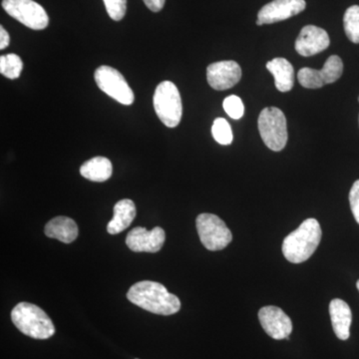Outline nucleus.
Returning <instances> with one entry per match:
<instances>
[{
  "instance_id": "f257e3e1",
  "label": "nucleus",
  "mask_w": 359,
  "mask_h": 359,
  "mask_svg": "<svg viewBox=\"0 0 359 359\" xmlns=\"http://www.w3.org/2000/svg\"><path fill=\"white\" fill-rule=\"evenodd\" d=\"M127 297L135 306L160 316H171L181 309L178 297L159 283L143 280L130 287Z\"/></svg>"
},
{
  "instance_id": "20e7f679",
  "label": "nucleus",
  "mask_w": 359,
  "mask_h": 359,
  "mask_svg": "<svg viewBox=\"0 0 359 359\" xmlns=\"http://www.w3.org/2000/svg\"><path fill=\"white\" fill-rule=\"evenodd\" d=\"M153 102L156 114L163 124L168 128L178 126L183 115V106L179 90L173 82H161L155 90Z\"/></svg>"
},
{
  "instance_id": "39448f33",
  "label": "nucleus",
  "mask_w": 359,
  "mask_h": 359,
  "mask_svg": "<svg viewBox=\"0 0 359 359\" xmlns=\"http://www.w3.org/2000/svg\"><path fill=\"white\" fill-rule=\"evenodd\" d=\"M259 134L266 147L275 152L285 149L287 142V119L283 111L276 107H266L257 120Z\"/></svg>"
},
{
  "instance_id": "6ab92c4d",
  "label": "nucleus",
  "mask_w": 359,
  "mask_h": 359,
  "mask_svg": "<svg viewBox=\"0 0 359 359\" xmlns=\"http://www.w3.org/2000/svg\"><path fill=\"white\" fill-rule=\"evenodd\" d=\"M112 163L105 157H94L80 168V174L89 181L102 183L112 176Z\"/></svg>"
},
{
  "instance_id": "a878e982",
  "label": "nucleus",
  "mask_w": 359,
  "mask_h": 359,
  "mask_svg": "<svg viewBox=\"0 0 359 359\" xmlns=\"http://www.w3.org/2000/svg\"><path fill=\"white\" fill-rule=\"evenodd\" d=\"M145 6L153 13H159L165 6L166 0H143Z\"/></svg>"
},
{
  "instance_id": "cd10ccee",
  "label": "nucleus",
  "mask_w": 359,
  "mask_h": 359,
  "mask_svg": "<svg viewBox=\"0 0 359 359\" xmlns=\"http://www.w3.org/2000/svg\"><path fill=\"white\" fill-rule=\"evenodd\" d=\"M356 287H358V292H359V280H358V282L356 283Z\"/></svg>"
},
{
  "instance_id": "412c9836",
  "label": "nucleus",
  "mask_w": 359,
  "mask_h": 359,
  "mask_svg": "<svg viewBox=\"0 0 359 359\" xmlns=\"http://www.w3.org/2000/svg\"><path fill=\"white\" fill-rule=\"evenodd\" d=\"M22 68V60L16 54H6L0 57V73L8 79H18Z\"/></svg>"
},
{
  "instance_id": "f03ea898",
  "label": "nucleus",
  "mask_w": 359,
  "mask_h": 359,
  "mask_svg": "<svg viewBox=\"0 0 359 359\" xmlns=\"http://www.w3.org/2000/svg\"><path fill=\"white\" fill-rule=\"evenodd\" d=\"M321 235L323 231L320 223L316 219H306L283 240V256L292 264L308 261L318 249Z\"/></svg>"
},
{
  "instance_id": "bb28decb",
  "label": "nucleus",
  "mask_w": 359,
  "mask_h": 359,
  "mask_svg": "<svg viewBox=\"0 0 359 359\" xmlns=\"http://www.w3.org/2000/svg\"><path fill=\"white\" fill-rule=\"evenodd\" d=\"M9 42H11V37H9V34L7 33L6 30L1 26V27H0V49H1V50L6 49V47L8 46Z\"/></svg>"
},
{
  "instance_id": "6e6552de",
  "label": "nucleus",
  "mask_w": 359,
  "mask_h": 359,
  "mask_svg": "<svg viewBox=\"0 0 359 359\" xmlns=\"http://www.w3.org/2000/svg\"><path fill=\"white\" fill-rule=\"evenodd\" d=\"M2 7L11 18L30 29L42 30L48 26L46 11L33 0H2Z\"/></svg>"
},
{
  "instance_id": "4468645a",
  "label": "nucleus",
  "mask_w": 359,
  "mask_h": 359,
  "mask_svg": "<svg viewBox=\"0 0 359 359\" xmlns=\"http://www.w3.org/2000/svg\"><path fill=\"white\" fill-rule=\"evenodd\" d=\"M330 44V36L325 29L318 26L306 25L295 40L294 48L299 55L309 57L325 51Z\"/></svg>"
},
{
  "instance_id": "b1692460",
  "label": "nucleus",
  "mask_w": 359,
  "mask_h": 359,
  "mask_svg": "<svg viewBox=\"0 0 359 359\" xmlns=\"http://www.w3.org/2000/svg\"><path fill=\"white\" fill-rule=\"evenodd\" d=\"M108 15L113 20L120 21L126 14L127 0H103Z\"/></svg>"
},
{
  "instance_id": "dca6fc26",
  "label": "nucleus",
  "mask_w": 359,
  "mask_h": 359,
  "mask_svg": "<svg viewBox=\"0 0 359 359\" xmlns=\"http://www.w3.org/2000/svg\"><path fill=\"white\" fill-rule=\"evenodd\" d=\"M44 233L48 238H56L65 244H70L78 237V226L74 219L59 216L47 223Z\"/></svg>"
},
{
  "instance_id": "423d86ee",
  "label": "nucleus",
  "mask_w": 359,
  "mask_h": 359,
  "mask_svg": "<svg viewBox=\"0 0 359 359\" xmlns=\"http://www.w3.org/2000/svg\"><path fill=\"white\" fill-rule=\"evenodd\" d=\"M201 242L205 249L221 250L228 247L233 240V235L226 224L216 215L201 214L196 219Z\"/></svg>"
},
{
  "instance_id": "aec40b11",
  "label": "nucleus",
  "mask_w": 359,
  "mask_h": 359,
  "mask_svg": "<svg viewBox=\"0 0 359 359\" xmlns=\"http://www.w3.org/2000/svg\"><path fill=\"white\" fill-rule=\"evenodd\" d=\"M344 26L347 39L353 43H359L358 6H353L346 9L344 16Z\"/></svg>"
},
{
  "instance_id": "f3484780",
  "label": "nucleus",
  "mask_w": 359,
  "mask_h": 359,
  "mask_svg": "<svg viewBox=\"0 0 359 359\" xmlns=\"http://www.w3.org/2000/svg\"><path fill=\"white\" fill-rule=\"evenodd\" d=\"M266 69L275 78L276 89L280 92H289L294 87V70L285 58L273 59L266 63Z\"/></svg>"
},
{
  "instance_id": "9b49d317",
  "label": "nucleus",
  "mask_w": 359,
  "mask_h": 359,
  "mask_svg": "<svg viewBox=\"0 0 359 359\" xmlns=\"http://www.w3.org/2000/svg\"><path fill=\"white\" fill-rule=\"evenodd\" d=\"M259 320L264 332L271 339H290L292 332V323L282 309L275 306H264L259 309Z\"/></svg>"
},
{
  "instance_id": "4be33fe9",
  "label": "nucleus",
  "mask_w": 359,
  "mask_h": 359,
  "mask_svg": "<svg viewBox=\"0 0 359 359\" xmlns=\"http://www.w3.org/2000/svg\"><path fill=\"white\" fill-rule=\"evenodd\" d=\"M212 134L215 140L221 145H230L233 142V131L231 125L224 118H217L212 123Z\"/></svg>"
},
{
  "instance_id": "2eb2a0df",
  "label": "nucleus",
  "mask_w": 359,
  "mask_h": 359,
  "mask_svg": "<svg viewBox=\"0 0 359 359\" xmlns=\"http://www.w3.org/2000/svg\"><path fill=\"white\" fill-rule=\"evenodd\" d=\"M330 314L335 335L340 340H346L351 335L353 313L348 304L340 299H334L330 304Z\"/></svg>"
},
{
  "instance_id": "9d476101",
  "label": "nucleus",
  "mask_w": 359,
  "mask_h": 359,
  "mask_svg": "<svg viewBox=\"0 0 359 359\" xmlns=\"http://www.w3.org/2000/svg\"><path fill=\"white\" fill-rule=\"evenodd\" d=\"M304 0H273L266 4L257 14V25H273L287 20L306 9Z\"/></svg>"
},
{
  "instance_id": "a211bd4d",
  "label": "nucleus",
  "mask_w": 359,
  "mask_h": 359,
  "mask_svg": "<svg viewBox=\"0 0 359 359\" xmlns=\"http://www.w3.org/2000/svg\"><path fill=\"white\" fill-rule=\"evenodd\" d=\"M135 217H136V207L133 201L129 199L119 201L114 207V216L108 224V233L116 235L126 230L134 221Z\"/></svg>"
},
{
  "instance_id": "1a4fd4ad",
  "label": "nucleus",
  "mask_w": 359,
  "mask_h": 359,
  "mask_svg": "<svg viewBox=\"0 0 359 359\" xmlns=\"http://www.w3.org/2000/svg\"><path fill=\"white\" fill-rule=\"evenodd\" d=\"M344 63L337 55H332L325 61L323 69L304 67L297 73L299 84L304 88L318 89L327 84L334 83L341 77Z\"/></svg>"
},
{
  "instance_id": "ddd939ff",
  "label": "nucleus",
  "mask_w": 359,
  "mask_h": 359,
  "mask_svg": "<svg viewBox=\"0 0 359 359\" xmlns=\"http://www.w3.org/2000/svg\"><path fill=\"white\" fill-rule=\"evenodd\" d=\"M242 78V68L235 61H219L207 68L208 83L212 89L223 91L237 85Z\"/></svg>"
},
{
  "instance_id": "7ed1b4c3",
  "label": "nucleus",
  "mask_w": 359,
  "mask_h": 359,
  "mask_svg": "<svg viewBox=\"0 0 359 359\" xmlns=\"http://www.w3.org/2000/svg\"><path fill=\"white\" fill-rule=\"evenodd\" d=\"M11 320L23 334L35 339H47L55 327L46 313L29 302H20L11 311Z\"/></svg>"
},
{
  "instance_id": "5701e85b",
  "label": "nucleus",
  "mask_w": 359,
  "mask_h": 359,
  "mask_svg": "<svg viewBox=\"0 0 359 359\" xmlns=\"http://www.w3.org/2000/svg\"><path fill=\"white\" fill-rule=\"evenodd\" d=\"M223 107L231 119H241L245 114L244 103H243L242 99L237 95L226 97L224 100Z\"/></svg>"
},
{
  "instance_id": "0eeeda50",
  "label": "nucleus",
  "mask_w": 359,
  "mask_h": 359,
  "mask_svg": "<svg viewBox=\"0 0 359 359\" xmlns=\"http://www.w3.org/2000/svg\"><path fill=\"white\" fill-rule=\"evenodd\" d=\"M97 86L111 98L123 105H132L135 97L131 87L124 76L115 68L103 65L94 73Z\"/></svg>"
},
{
  "instance_id": "393cba45",
  "label": "nucleus",
  "mask_w": 359,
  "mask_h": 359,
  "mask_svg": "<svg viewBox=\"0 0 359 359\" xmlns=\"http://www.w3.org/2000/svg\"><path fill=\"white\" fill-rule=\"evenodd\" d=\"M349 204H351V212L354 219L359 224V180L354 182L349 192Z\"/></svg>"
},
{
  "instance_id": "f8f14e48",
  "label": "nucleus",
  "mask_w": 359,
  "mask_h": 359,
  "mask_svg": "<svg viewBox=\"0 0 359 359\" xmlns=\"http://www.w3.org/2000/svg\"><path fill=\"white\" fill-rule=\"evenodd\" d=\"M165 240L166 233L160 226H156L151 231L136 226L127 235L126 245L132 252L155 254L162 249Z\"/></svg>"
},
{
  "instance_id": "c85d7f7f",
  "label": "nucleus",
  "mask_w": 359,
  "mask_h": 359,
  "mask_svg": "<svg viewBox=\"0 0 359 359\" xmlns=\"http://www.w3.org/2000/svg\"><path fill=\"white\" fill-rule=\"evenodd\" d=\"M358 102H359V97H358ZM358 119H359V118H358ZM358 121H359V120H358Z\"/></svg>"
}]
</instances>
